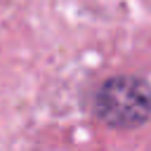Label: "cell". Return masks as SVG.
I'll return each mask as SVG.
<instances>
[{"instance_id": "6da1fadb", "label": "cell", "mask_w": 151, "mask_h": 151, "mask_svg": "<svg viewBox=\"0 0 151 151\" xmlns=\"http://www.w3.org/2000/svg\"><path fill=\"white\" fill-rule=\"evenodd\" d=\"M94 109L111 127H134L151 113V87L139 78L116 76L99 87Z\"/></svg>"}]
</instances>
